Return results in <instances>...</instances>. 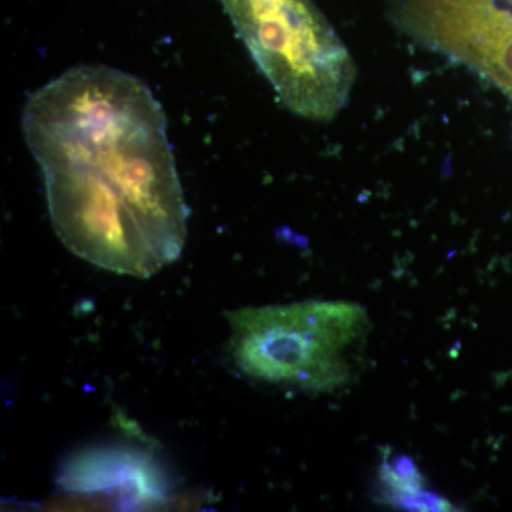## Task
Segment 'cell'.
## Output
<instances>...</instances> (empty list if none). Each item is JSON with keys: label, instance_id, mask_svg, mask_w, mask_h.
Segmentation results:
<instances>
[{"label": "cell", "instance_id": "cell-1", "mask_svg": "<svg viewBox=\"0 0 512 512\" xmlns=\"http://www.w3.org/2000/svg\"><path fill=\"white\" fill-rule=\"evenodd\" d=\"M22 127L72 254L140 279L180 258L190 210L146 84L101 64L73 67L29 97Z\"/></svg>", "mask_w": 512, "mask_h": 512}, {"label": "cell", "instance_id": "cell-2", "mask_svg": "<svg viewBox=\"0 0 512 512\" xmlns=\"http://www.w3.org/2000/svg\"><path fill=\"white\" fill-rule=\"evenodd\" d=\"M227 355L242 376L302 393H332L355 377L370 320L359 303L306 301L227 313Z\"/></svg>", "mask_w": 512, "mask_h": 512}, {"label": "cell", "instance_id": "cell-3", "mask_svg": "<svg viewBox=\"0 0 512 512\" xmlns=\"http://www.w3.org/2000/svg\"><path fill=\"white\" fill-rule=\"evenodd\" d=\"M259 72L296 116L330 121L345 109L356 66L313 0H220Z\"/></svg>", "mask_w": 512, "mask_h": 512}, {"label": "cell", "instance_id": "cell-4", "mask_svg": "<svg viewBox=\"0 0 512 512\" xmlns=\"http://www.w3.org/2000/svg\"><path fill=\"white\" fill-rule=\"evenodd\" d=\"M389 13L407 36L468 69L512 49V0H390Z\"/></svg>", "mask_w": 512, "mask_h": 512}, {"label": "cell", "instance_id": "cell-5", "mask_svg": "<svg viewBox=\"0 0 512 512\" xmlns=\"http://www.w3.org/2000/svg\"><path fill=\"white\" fill-rule=\"evenodd\" d=\"M60 485L69 491L66 505H128L164 503L165 485L144 458L131 454L83 456L64 468Z\"/></svg>", "mask_w": 512, "mask_h": 512}, {"label": "cell", "instance_id": "cell-6", "mask_svg": "<svg viewBox=\"0 0 512 512\" xmlns=\"http://www.w3.org/2000/svg\"><path fill=\"white\" fill-rule=\"evenodd\" d=\"M382 480L389 488V497L400 507L419 511L451 510L448 501L424 490V478L413 458L397 456L384 461Z\"/></svg>", "mask_w": 512, "mask_h": 512}]
</instances>
